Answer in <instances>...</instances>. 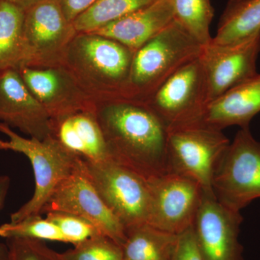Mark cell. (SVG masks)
I'll list each match as a JSON object with an SVG mask.
<instances>
[{
    "mask_svg": "<svg viewBox=\"0 0 260 260\" xmlns=\"http://www.w3.org/2000/svg\"><path fill=\"white\" fill-rule=\"evenodd\" d=\"M109 158L151 181L169 172L168 130L143 102L117 99L95 104Z\"/></svg>",
    "mask_w": 260,
    "mask_h": 260,
    "instance_id": "cell-1",
    "label": "cell"
},
{
    "mask_svg": "<svg viewBox=\"0 0 260 260\" xmlns=\"http://www.w3.org/2000/svg\"><path fill=\"white\" fill-rule=\"evenodd\" d=\"M135 50L94 32H78L65 54L64 66L95 104L125 99Z\"/></svg>",
    "mask_w": 260,
    "mask_h": 260,
    "instance_id": "cell-2",
    "label": "cell"
},
{
    "mask_svg": "<svg viewBox=\"0 0 260 260\" xmlns=\"http://www.w3.org/2000/svg\"><path fill=\"white\" fill-rule=\"evenodd\" d=\"M203 49L174 20L135 51L125 99L145 102L177 70L200 57Z\"/></svg>",
    "mask_w": 260,
    "mask_h": 260,
    "instance_id": "cell-3",
    "label": "cell"
},
{
    "mask_svg": "<svg viewBox=\"0 0 260 260\" xmlns=\"http://www.w3.org/2000/svg\"><path fill=\"white\" fill-rule=\"evenodd\" d=\"M0 133L8 140H0V150L23 154L32 166L35 189L32 198L10 215V222L20 221L43 210L57 186L76 169L80 158L69 153L54 138L40 140L24 138L0 122Z\"/></svg>",
    "mask_w": 260,
    "mask_h": 260,
    "instance_id": "cell-4",
    "label": "cell"
},
{
    "mask_svg": "<svg viewBox=\"0 0 260 260\" xmlns=\"http://www.w3.org/2000/svg\"><path fill=\"white\" fill-rule=\"evenodd\" d=\"M215 199L235 211L260 198V143L249 127L241 128L214 173Z\"/></svg>",
    "mask_w": 260,
    "mask_h": 260,
    "instance_id": "cell-5",
    "label": "cell"
},
{
    "mask_svg": "<svg viewBox=\"0 0 260 260\" xmlns=\"http://www.w3.org/2000/svg\"><path fill=\"white\" fill-rule=\"evenodd\" d=\"M81 161L98 193L126 230L148 223L151 200L148 181L111 160Z\"/></svg>",
    "mask_w": 260,
    "mask_h": 260,
    "instance_id": "cell-6",
    "label": "cell"
},
{
    "mask_svg": "<svg viewBox=\"0 0 260 260\" xmlns=\"http://www.w3.org/2000/svg\"><path fill=\"white\" fill-rule=\"evenodd\" d=\"M229 145L221 130L201 125L169 130V172L190 178L201 186L205 194L215 197L212 188L214 173Z\"/></svg>",
    "mask_w": 260,
    "mask_h": 260,
    "instance_id": "cell-7",
    "label": "cell"
},
{
    "mask_svg": "<svg viewBox=\"0 0 260 260\" xmlns=\"http://www.w3.org/2000/svg\"><path fill=\"white\" fill-rule=\"evenodd\" d=\"M78 32L56 0H46L25 10L21 66H62L70 43Z\"/></svg>",
    "mask_w": 260,
    "mask_h": 260,
    "instance_id": "cell-8",
    "label": "cell"
},
{
    "mask_svg": "<svg viewBox=\"0 0 260 260\" xmlns=\"http://www.w3.org/2000/svg\"><path fill=\"white\" fill-rule=\"evenodd\" d=\"M143 103L158 116L168 131L197 125L207 105L200 58L177 70Z\"/></svg>",
    "mask_w": 260,
    "mask_h": 260,
    "instance_id": "cell-9",
    "label": "cell"
},
{
    "mask_svg": "<svg viewBox=\"0 0 260 260\" xmlns=\"http://www.w3.org/2000/svg\"><path fill=\"white\" fill-rule=\"evenodd\" d=\"M148 183L151 197L148 224L176 235L192 226L205 194L197 181L168 172Z\"/></svg>",
    "mask_w": 260,
    "mask_h": 260,
    "instance_id": "cell-10",
    "label": "cell"
},
{
    "mask_svg": "<svg viewBox=\"0 0 260 260\" xmlns=\"http://www.w3.org/2000/svg\"><path fill=\"white\" fill-rule=\"evenodd\" d=\"M66 212L91 222L106 237L121 246L126 239V229L108 208L84 171L81 158L76 169L60 183L43 210Z\"/></svg>",
    "mask_w": 260,
    "mask_h": 260,
    "instance_id": "cell-11",
    "label": "cell"
},
{
    "mask_svg": "<svg viewBox=\"0 0 260 260\" xmlns=\"http://www.w3.org/2000/svg\"><path fill=\"white\" fill-rule=\"evenodd\" d=\"M260 32L235 45L203 47L200 60L204 70L206 104L257 74Z\"/></svg>",
    "mask_w": 260,
    "mask_h": 260,
    "instance_id": "cell-12",
    "label": "cell"
},
{
    "mask_svg": "<svg viewBox=\"0 0 260 260\" xmlns=\"http://www.w3.org/2000/svg\"><path fill=\"white\" fill-rule=\"evenodd\" d=\"M241 212L224 206L215 197L205 194L193 229L205 260H244L239 240Z\"/></svg>",
    "mask_w": 260,
    "mask_h": 260,
    "instance_id": "cell-13",
    "label": "cell"
},
{
    "mask_svg": "<svg viewBox=\"0 0 260 260\" xmlns=\"http://www.w3.org/2000/svg\"><path fill=\"white\" fill-rule=\"evenodd\" d=\"M18 70L24 83L51 119L95 107V103L64 66L47 68L20 66Z\"/></svg>",
    "mask_w": 260,
    "mask_h": 260,
    "instance_id": "cell-14",
    "label": "cell"
},
{
    "mask_svg": "<svg viewBox=\"0 0 260 260\" xmlns=\"http://www.w3.org/2000/svg\"><path fill=\"white\" fill-rule=\"evenodd\" d=\"M0 122L29 138L50 136V116L24 83L18 69L0 71Z\"/></svg>",
    "mask_w": 260,
    "mask_h": 260,
    "instance_id": "cell-15",
    "label": "cell"
},
{
    "mask_svg": "<svg viewBox=\"0 0 260 260\" xmlns=\"http://www.w3.org/2000/svg\"><path fill=\"white\" fill-rule=\"evenodd\" d=\"M51 121L50 136L69 153L90 161L110 160L95 107Z\"/></svg>",
    "mask_w": 260,
    "mask_h": 260,
    "instance_id": "cell-16",
    "label": "cell"
},
{
    "mask_svg": "<svg viewBox=\"0 0 260 260\" xmlns=\"http://www.w3.org/2000/svg\"><path fill=\"white\" fill-rule=\"evenodd\" d=\"M260 112V74L239 84L207 104L198 124L223 130L237 125L249 127L251 119Z\"/></svg>",
    "mask_w": 260,
    "mask_h": 260,
    "instance_id": "cell-17",
    "label": "cell"
},
{
    "mask_svg": "<svg viewBox=\"0 0 260 260\" xmlns=\"http://www.w3.org/2000/svg\"><path fill=\"white\" fill-rule=\"evenodd\" d=\"M174 20L170 0H156L93 32L136 50Z\"/></svg>",
    "mask_w": 260,
    "mask_h": 260,
    "instance_id": "cell-18",
    "label": "cell"
},
{
    "mask_svg": "<svg viewBox=\"0 0 260 260\" xmlns=\"http://www.w3.org/2000/svg\"><path fill=\"white\" fill-rule=\"evenodd\" d=\"M260 32V0H229L212 45H235Z\"/></svg>",
    "mask_w": 260,
    "mask_h": 260,
    "instance_id": "cell-19",
    "label": "cell"
},
{
    "mask_svg": "<svg viewBox=\"0 0 260 260\" xmlns=\"http://www.w3.org/2000/svg\"><path fill=\"white\" fill-rule=\"evenodd\" d=\"M178 235L148 223L126 230L122 260H172Z\"/></svg>",
    "mask_w": 260,
    "mask_h": 260,
    "instance_id": "cell-20",
    "label": "cell"
},
{
    "mask_svg": "<svg viewBox=\"0 0 260 260\" xmlns=\"http://www.w3.org/2000/svg\"><path fill=\"white\" fill-rule=\"evenodd\" d=\"M24 18L23 10L0 0V71L23 64Z\"/></svg>",
    "mask_w": 260,
    "mask_h": 260,
    "instance_id": "cell-21",
    "label": "cell"
},
{
    "mask_svg": "<svg viewBox=\"0 0 260 260\" xmlns=\"http://www.w3.org/2000/svg\"><path fill=\"white\" fill-rule=\"evenodd\" d=\"M156 0H96L73 22L78 32H93Z\"/></svg>",
    "mask_w": 260,
    "mask_h": 260,
    "instance_id": "cell-22",
    "label": "cell"
},
{
    "mask_svg": "<svg viewBox=\"0 0 260 260\" xmlns=\"http://www.w3.org/2000/svg\"><path fill=\"white\" fill-rule=\"evenodd\" d=\"M174 20L203 47L212 40L210 24L214 17L210 0H170Z\"/></svg>",
    "mask_w": 260,
    "mask_h": 260,
    "instance_id": "cell-23",
    "label": "cell"
},
{
    "mask_svg": "<svg viewBox=\"0 0 260 260\" xmlns=\"http://www.w3.org/2000/svg\"><path fill=\"white\" fill-rule=\"evenodd\" d=\"M0 237L5 239H26L67 243L59 228L42 215H32L20 220L0 225Z\"/></svg>",
    "mask_w": 260,
    "mask_h": 260,
    "instance_id": "cell-24",
    "label": "cell"
},
{
    "mask_svg": "<svg viewBox=\"0 0 260 260\" xmlns=\"http://www.w3.org/2000/svg\"><path fill=\"white\" fill-rule=\"evenodd\" d=\"M56 254L59 260H122L121 246L104 235L90 238Z\"/></svg>",
    "mask_w": 260,
    "mask_h": 260,
    "instance_id": "cell-25",
    "label": "cell"
},
{
    "mask_svg": "<svg viewBox=\"0 0 260 260\" xmlns=\"http://www.w3.org/2000/svg\"><path fill=\"white\" fill-rule=\"evenodd\" d=\"M47 218L59 228L67 243L73 246L97 235H104L99 229L87 219L66 212L49 211Z\"/></svg>",
    "mask_w": 260,
    "mask_h": 260,
    "instance_id": "cell-26",
    "label": "cell"
},
{
    "mask_svg": "<svg viewBox=\"0 0 260 260\" xmlns=\"http://www.w3.org/2000/svg\"><path fill=\"white\" fill-rule=\"evenodd\" d=\"M8 260H59L56 252L43 241L26 239H6Z\"/></svg>",
    "mask_w": 260,
    "mask_h": 260,
    "instance_id": "cell-27",
    "label": "cell"
},
{
    "mask_svg": "<svg viewBox=\"0 0 260 260\" xmlns=\"http://www.w3.org/2000/svg\"><path fill=\"white\" fill-rule=\"evenodd\" d=\"M172 260H205L197 242L193 225L178 235Z\"/></svg>",
    "mask_w": 260,
    "mask_h": 260,
    "instance_id": "cell-28",
    "label": "cell"
},
{
    "mask_svg": "<svg viewBox=\"0 0 260 260\" xmlns=\"http://www.w3.org/2000/svg\"><path fill=\"white\" fill-rule=\"evenodd\" d=\"M69 21L73 23L79 15L86 11L96 0H56Z\"/></svg>",
    "mask_w": 260,
    "mask_h": 260,
    "instance_id": "cell-29",
    "label": "cell"
},
{
    "mask_svg": "<svg viewBox=\"0 0 260 260\" xmlns=\"http://www.w3.org/2000/svg\"><path fill=\"white\" fill-rule=\"evenodd\" d=\"M11 179L7 175H0V210L4 206L10 187ZM8 248L6 244L0 242V260H8Z\"/></svg>",
    "mask_w": 260,
    "mask_h": 260,
    "instance_id": "cell-30",
    "label": "cell"
},
{
    "mask_svg": "<svg viewBox=\"0 0 260 260\" xmlns=\"http://www.w3.org/2000/svg\"><path fill=\"white\" fill-rule=\"evenodd\" d=\"M12 4L15 5V6L21 8L24 11L32 8L34 5L39 4L42 2L46 1V0H6Z\"/></svg>",
    "mask_w": 260,
    "mask_h": 260,
    "instance_id": "cell-31",
    "label": "cell"
}]
</instances>
